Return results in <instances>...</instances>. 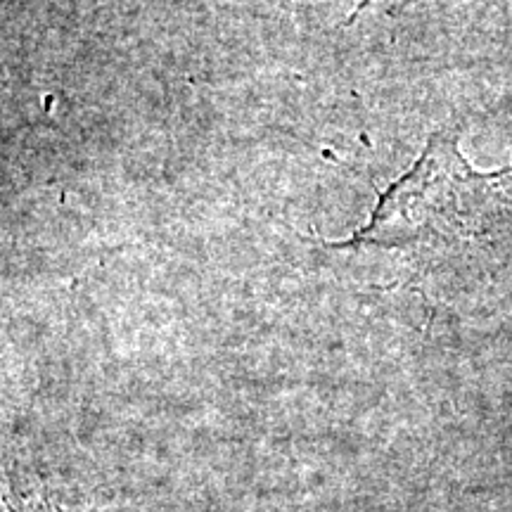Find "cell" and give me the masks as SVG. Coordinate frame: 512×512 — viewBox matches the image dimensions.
<instances>
[{
  "mask_svg": "<svg viewBox=\"0 0 512 512\" xmlns=\"http://www.w3.org/2000/svg\"><path fill=\"white\" fill-rule=\"evenodd\" d=\"M27 512H29V510H27Z\"/></svg>",
  "mask_w": 512,
  "mask_h": 512,
  "instance_id": "1",
  "label": "cell"
}]
</instances>
